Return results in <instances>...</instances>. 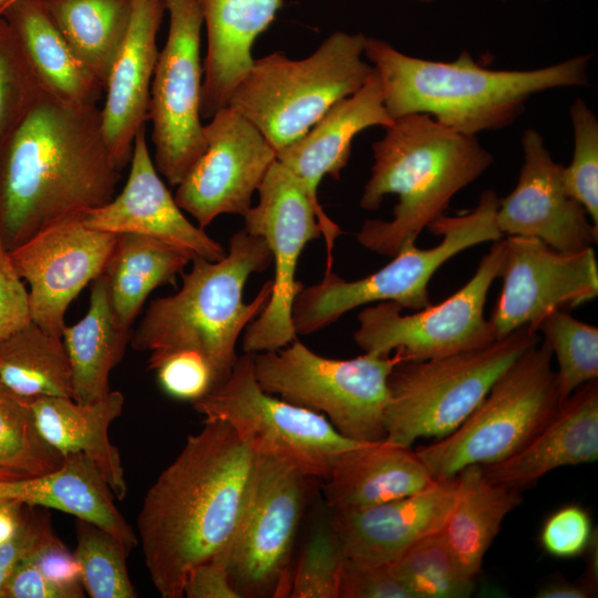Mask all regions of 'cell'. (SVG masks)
<instances>
[{
	"mask_svg": "<svg viewBox=\"0 0 598 598\" xmlns=\"http://www.w3.org/2000/svg\"><path fill=\"white\" fill-rule=\"evenodd\" d=\"M498 204L497 194L485 189L472 210L443 215L429 225L435 236L442 237L434 247L422 249L410 243L364 278L346 280L331 270L324 271L320 282L303 285L292 307L297 336L312 334L348 311L373 302L392 301L412 310L429 307V283L442 265L465 249L504 237L496 224Z\"/></svg>",
	"mask_w": 598,
	"mask_h": 598,
	"instance_id": "7",
	"label": "cell"
},
{
	"mask_svg": "<svg viewBox=\"0 0 598 598\" xmlns=\"http://www.w3.org/2000/svg\"><path fill=\"white\" fill-rule=\"evenodd\" d=\"M524 162L514 189L499 198L496 224L503 236L537 238L561 251L597 244L598 227L567 192L563 171L535 128L522 136Z\"/></svg>",
	"mask_w": 598,
	"mask_h": 598,
	"instance_id": "19",
	"label": "cell"
},
{
	"mask_svg": "<svg viewBox=\"0 0 598 598\" xmlns=\"http://www.w3.org/2000/svg\"><path fill=\"white\" fill-rule=\"evenodd\" d=\"M164 6L168 34L152 79L148 121L154 165L171 186H177L206 148L200 114L204 22L194 0H164Z\"/></svg>",
	"mask_w": 598,
	"mask_h": 598,
	"instance_id": "14",
	"label": "cell"
},
{
	"mask_svg": "<svg viewBox=\"0 0 598 598\" xmlns=\"http://www.w3.org/2000/svg\"><path fill=\"white\" fill-rule=\"evenodd\" d=\"M42 437L63 456L82 453L100 470L112 493L123 499L127 493L118 448L109 437L111 423L121 416L124 395L120 391L93 403L66 396H40L29 401Z\"/></svg>",
	"mask_w": 598,
	"mask_h": 598,
	"instance_id": "28",
	"label": "cell"
},
{
	"mask_svg": "<svg viewBox=\"0 0 598 598\" xmlns=\"http://www.w3.org/2000/svg\"><path fill=\"white\" fill-rule=\"evenodd\" d=\"M415 1H420V2H425V3H430V2H433L435 0H415Z\"/></svg>",
	"mask_w": 598,
	"mask_h": 598,
	"instance_id": "53",
	"label": "cell"
},
{
	"mask_svg": "<svg viewBox=\"0 0 598 598\" xmlns=\"http://www.w3.org/2000/svg\"><path fill=\"white\" fill-rule=\"evenodd\" d=\"M164 0H133L131 24L112 66L101 109L102 133L115 166L131 161L137 132L150 120L151 84L158 58Z\"/></svg>",
	"mask_w": 598,
	"mask_h": 598,
	"instance_id": "23",
	"label": "cell"
},
{
	"mask_svg": "<svg viewBox=\"0 0 598 598\" xmlns=\"http://www.w3.org/2000/svg\"><path fill=\"white\" fill-rule=\"evenodd\" d=\"M389 567L413 598H465L475 589V578L462 568L442 529L417 540Z\"/></svg>",
	"mask_w": 598,
	"mask_h": 598,
	"instance_id": "35",
	"label": "cell"
},
{
	"mask_svg": "<svg viewBox=\"0 0 598 598\" xmlns=\"http://www.w3.org/2000/svg\"><path fill=\"white\" fill-rule=\"evenodd\" d=\"M192 262L190 270L181 275L178 291L150 302L131 344L137 351H148L150 358L197 352L207 361L218 386L238 359V338L270 299L271 280L249 302L244 301L243 291L250 275L271 265V254L260 236L243 228L230 237L221 259L194 258Z\"/></svg>",
	"mask_w": 598,
	"mask_h": 598,
	"instance_id": "5",
	"label": "cell"
},
{
	"mask_svg": "<svg viewBox=\"0 0 598 598\" xmlns=\"http://www.w3.org/2000/svg\"><path fill=\"white\" fill-rule=\"evenodd\" d=\"M556 357L560 403L585 383L598 378V328L574 318L567 310L548 313L537 333Z\"/></svg>",
	"mask_w": 598,
	"mask_h": 598,
	"instance_id": "37",
	"label": "cell"
},
{
	"mask_svg": "<svg viewBox=\"0 0 598 598\" xmlns=\"http://www.w3.org/2000/svg\"><path fill=\"white\" fill-rule=\"evenodd\" d=\"M404 361L399 351L331 359L298 339L252 354L254 373L264 391L322 414L341 435L359 443L385 440L388 379Z\"/></svg>",
	"mask_w": 598,
	"mask_h": 598,
	"instance_id": "9",
	"label": "cell"
},
{
	"mask_svg": "<svg viewBox=\"0 0 598 598\" xmlns=\"http://www.w3.org/2000/svg\"><path fill=\"white\" fill-rule=\"evenodd\" d=\"M310 478L255 453L241 514L229 544V570L241 598L289 597L291 553Z\"/></svg>",
	"mask_w": 598,
	"mask_h": 598,
	"instance_id": "13",
	"label": "cell"
},
{
	"mask_svg": "<svg viewBox=\"0 0 598 598\" xmlns=\"http://www.w3.org/2000/svg\"><path fill=\"white\" fill-rule=\"evenodd\" d=\"M205 125L206 148L181 183L175 200L205 228L223 214L244 216L277 151L246 117L227 105Z\"/></svg>",
	"mask_w": 598,
	"mask_h": 598,
	"instance_id": "17",
	"label": "cell"
},
{
	"mask_svg": "<svg viewBox=\"0 0 598 598\" xmlns=\"http://www.w3.org/2000/svg\"><path fill=\"white\" fill-rule=\"evenodd\" d=\"M127 181L121 193L82 215L89 228L112 234H138L158 239L192 259H221L226 249L204 228L190 223L171 194L150 154L146 126L136 134Z\"/></svg>",
	"mask_w": 598,
	"mask_h": 598,
	"instance_id": "21",
	"label": "cell"
},
{
	"mask_svg": "<svg viewBox=\"0 0 598 598\" xmlns=\"http://www.w3.org/2000/svg\"><path fill=\"white\" fill-rule=\"evenodd\" d=\"M162 390L173 399L195 402L216 388L207 361L197 352L175 351L148 358Z\"/></svg>",
	"mask_w": 598,
	"mask_h": 598,
	"instance_id": "42",
	"label": "cell"
},
{
	"mask_svg": "<svg viewBox=\"0 0 598 598\" xmlns=\"http://www.w3.org/2000/svg\"><path fill=\"white\" fill-rule=\"evenodd\" d=\"M17 33L0 16V143L42 94Z\"/></svg>",
	"mask_w": 598,
	"mask_h": 598,
	"instance_id": "39",
	"label": "cell"
},
{
	"mask_svg": "<svg viewBox=\"0 0 598 598\" xmlns=\"http://www.w3.org/2000/svg\"><path fill=\"white\" fill-rule=\"evenodd\" d=\"M53 23L105 90L127 34L133 0H43Z\"/></svg>",
	"mask_w": 598,
	"mask_h": 598,
	"instance_id": "33",
	"label": "cell"
},
{
	"mask_svg": "<svg viewBox=\"0 0 598 598\" xmlns=\"http://www.w3.org/2000/svg\"><path fill=\"white\" fill-rule=\"evenodd\" d=\"M456 486V476L435 480L409 496L332 509L330 525L347 558L389 565L417 540L444 527L455 503Z\"/></svg>",
	"mask_w": 598,
	"mask_h": 598,
	"instance_id": "22",
	"label": "cell"
},
{
	"mask_svg": "<svg viewBox=\"0 0 598 598\" xmlns=\"http://www.w3.org/2000/svg\"><path fill=\"white\" fill-rule=\"evenodd\" d=\"M0 598H71V596L47 579L24 557L4 582Z\"/></svg>",
	"mask_w": 598,
	"mask_h": 598,
	"instance_id": "49",
	"label": "cell"
},
{
	"mask_svg": "<svg viewBox=\"0 0 598 598\" xmlns=\"http://www.w3.org/2000/svg\"><path fill=\"white\" fill-rule=\"evenodd\" d=\"M596 592L586 582L576 584L566 580H555L542 586L537 598H588Z\"/></svg>",
	"mask_w": 598,
	"mask_h": 598,
	"instance_id": "50",
	"label": "cell"
},
{
	"mask_svg": "<svg viewBox=\"0 0 598 598\" xmlns=\"http://www.w3.org/2000/svg\"><path fill=\"white\" fill-rule=\"evenodd\" d=\"M132 333L117 322L102 274L92 281L86 313L76 323L65 326L62 333L74 401L93 403L109 394L111 371L121 362Z\"/></svg>",
	"mask_w": 598,
	"mask_h": 598,
	"instance_id": "30",
	"label": "cell"
},
{
	"mask_svg": "<svg viewBox=\"0 0 598 598\" xmlns=\"http://www.w3.org/2000/svg\"><path fill=\"white\" fill-rule=\"evenodd\" d=\"M18 35L41 90L69 104H96L101 83L78 60L43 0H13L0 10Z\"/></svg>",
	"mask_w": 598,
	"mask_h": 598,
	"instance_id": "29",
	"label": "cell"
},
{
	"mask_svg": "<svg viewBox=\"0 0 598 598\" xmlns=\"http://www.w3.org/2000/svg\"><path fill=\"white\" fill-rule=\"evenodd\" d=\"M31 321L29 290L0 239V342Z\"/></svg>",
	"mask_w": 598,
	"mask_h": 598,
	"instance_id": "46",
	"label": "cell"
},
{
	"mask_svg": "<svg viewBox=\"0 0 598 598\" xmlns=\"http://www.w3.org/2000/svg\"><path fill=\"white\" fill-rule=\"evenodd\" d=\"M23 504L16 501L0 502V545L11 538L22 524Z\"/></svg>",
	"mask_w": 598,
	"mask_h": 598,
	"instance_id": "51",
	"label": "cell"
},
{
	"mask_svg": "<svg viewBox=\"0 0 598 598\" xmlns=\"http://www.w3.org/2000/svg\"><path fill=\"white\" fill-rule=\"evenodd\" d=\"M392 122L373 69L355 93L336 103L302 137L277 151V161L295 175L316 209L326 243V271L332 270V251L342 229L319 203L318 187L326 175L340 178L359 133L372 126L386 127Z\"/></svg>",
	"mask_w": 598,
	"mask_h": 598,
	"instance_id": "20",
	"label": "cell"
},
{
	"mask_svg": "<svg viewBox=\"0 0 598 598\" xmlns=\"http://www.w3.org/2000/svg\"><path fill=\"white\" fill-rule=\"evenodd\" d=\"M505 250V237L493 241L473 277L439 305L412 315H402V307L392 301L364 307L358 313L354 342L364 353L399 351L406 361L443 358L493 343L497 339L484 308L501 275Z\"/></svg>",
	"mask_w": 598,
	"mask_h": 598,
	"instance_id": "12",
	"label": "cell"
},
{
	"mask_svg": "<svg viewBox=\"0 0 598 598\" xmlns=\"http://www.w3.org/2000/svg\"><path fill=\"white\" fill-rule=\"evenodd\" d=\"M116 234L89 228L82 215L52 224L9 250L29 283L32 321L62 338L65 313L81 290L104 272Z\"/></svg>",
	"mask_w": 598,
	"mask_h": 598,
	"instance_id": "18",
	"label": "cell"
},
{
	"mask_svg": "<svg viewBox=\"0 0 598 598\" xmlns=\"http://www.w3.org/2000/svg\"><path fill=\"white\" fill-rule=\"evenodd\" d=\"M339 598H413L389 565L368 564L346 557Z\"/></svg>",
	"mask_w": 598,
	"mask_h": 598,
	"instance_id": "45",
	"label": "cell"
},
{
	"mask_svg": "<svg viewBox=\"0 0 598 598\" xmlns=\"http://www.w3.org/2000/svg\"><path fill=\"white\" fill-rule=\"evenodd\" d=\"M2 502V501H1Z\"/></svg>",
	"mask_w": 598,
	"mask_h": 598,
	"instance_id": "55",
	"label": "cell"
},
{
	"mask_svg": "<svg viewBox=\"0 0 598 598\" xmlns=\"http://www.w3.org/2000/svg\"><path fill=\"white\" fill-rule=\"evenodd\" d=\"M538 342L537 332L526 326L484 348L399 363L388 379L384 441L411 447L422 437L447 436L480 405L497 379Z\"/></svg>",
	"mask_w": 598,
	"mask_h": 598,
	"instance_id": "8",
	"label": "cell"
},
{
	"mask_svg": "<svg viewBox=\"0 0 598 598\" xmlns=\"http://www.w3.org/2000/svg\"><path fill=\"white\" fill-rule=\"evenodd\" d=\"M13 1V0H12ZM11 2V1H10Z\"/></svg>",
	"mask_w": 598,
	"mask_h": 598,
	"instance_id": "54",
	"label": "cell"
},
{
	"mask_svg": "<svg viewBox=\"0 0 598 598\" xmlns=\"http://www.w3.org/2000/svg\"><path fill=\"white\" fill-rule=\"evenodd\" d=\"M121 171L96 104L44 92L0 143V239L8 250L60 220L115 196Z\"/></svg>",
	"mask_w": 598,
	"mask_h": 598,
	"instance_id": "2",
	"label": "cell"
},
{
	"mask_svg": "<svg viewBox=\"0 0 598 598\" xmlns=\"http://www.w3.org/2000/svg\"><path fill=\"white\" fill-rule=\"evenodd\" d=\"M49 528L51 524L48 517L25 515L16 534L0 545V591L17 565L30 554Z\"/></svg>",
	"mask_w": 598,
	"mask_h": 598,
	"instance_id": "48",
	"label": "cell"
},
{
	"mask_svg": "<svg viewBox=\"0 0 598 598\" xmlns=\"http://www.w3.org/2000/svg\"><path fill=\"white\" fill-rule=\"evenodd\" d=\"M192 404L204 421L228 424L255 453L308 478L324 480L342 452L363 444L341 435L322 414L264 391L249 353L238 357L221 384Z\"/></svg>",
	"mask_w": 598,
	"mask_h": 598,
	"instance_id": "11",
	"label": "cell"
},
{
	"mask_svg": "<svg viewBox=\"0 0 598 598\" xmlns=\"http://www.w3.org/2000/svg\"><path fill=\"white\" fill-rule=\"evenodd\" d=\"M0 382L24 400L72 398V371L66 349L33 321L0 342Z\"/></svg>",
	"mask_w": 598,
	"mask_h": 598,
	"instance_id": "34",
	"label": "cell"
},
{
	"mask_svg": "<svg viewBox=\"0 0 598 598\" xmlns=\"http://www.w3.org/2000/svg\"><path fill=\"white\" fill-rule=\"evenodd\" d=\"M12 0H0V10Z\"/></svg>",
	"mask_w": 598,
	"mask_h": 598,
	"instance_id": "52",
	"label": "cell"
},
{
	"mask_svg": "<svg viewBox=\"0 0 598 598\" xmlns=\"http://www.w3.org/2000/svg\"><path fill=\"white\" fill-rule=\"evenodd\" d=\"M365 42L361 32L337 31L305 59L280 51L256 59L228 105L279 151L364 84L373 70L363 59Z\"/></svg>",
	"mask_w": 598,
	"mask_h": 598,
	"instance_id": "6",
	"label": "cell"
},
{
	"mask_svg": "<svg viewBox=\"0 0 598 598\" xmlns=\"http://www.w3.org/2000/svg\"><path fill=\"white\" fill-rule=\"evenodd\" d=\"M346 556L332 529L318 528L306 544L292 570L289 597L339 598Z\"/></svg>",
	"mask_w": 598,
	"mask_h": 598,
	"instance_id": "41",
	"label": "cell"
},
{
	"mask_svg": "<svg viewBox=\"0 0 598 598\" xmlns=\"http://www.w3.org/2000/svg\"><path fill=\"white\" fill-rule=\"evenodd\" d=\"M324 481L327 505L338 509L409 496L435 480L411 447L381 441L342 452Z\"/></svg>",
	"mask_w": 598,
	"mask_h": 598,
	"instance_id": "27",
	"label": "cell"
},
{
	"mask_svg": "<svg viewBox=\"0 0 598 598\" xmlns=\"http://www.w3.org/2000/svg\"><path fill=\"white\" fill-rule=\"evenodd\" d=\"M254 462L255 452L228 424L204 421L150 487L137 538L163 598L184 597L188 574L229 546Z\"/></svg>",
	"mask_w": 598,
	"mask_h": 598,
	"instance_id": "1",
	"label": "cell"
},
{
	"mask_svg": "<svg viewBox=\"0 0 598 598\" xmlns=\"http://www.w3.org/2000/svg\"><path fill=\"white\" fill-rule=\"evenodd\" d=\"M54 585L68 591L71 598L85 596L81 566L74 553L49 528L25 557Z\"/></svg>",
	"mask_w": 598,
	"mask_h": 598,
	"instance_id": "44",
	"label": "cell"
},
{
	"mask_svg": "<svg viewBox=\"0 0 598 598\" xmlns=\"http://www.w3.org/2000/svg\"><path fill=\"white\" fill-rule=\"evenodd\" d=\"M553 353L543 341L527 349L451 434L415 450L433 480L470 465H491L519 451L559 406Z\"/></svg>",
	"mask_w": 598,
	"mask_h": 598,
	"instance_id": "10",
	"label": "cell"
},
{
	"mask_svg": "<svg viewBox=\"0 0 598 598\" xmlns=\"http://www.w3.org/2000/svg\"><path fill=\"white\" fill-rule=\"evenodd\" d=\"M456 480L455 503L442 532L462 568L476 578L503 520L523 499L518 489L488 481L481 465L463 468Z\"/></svg>",
	"mask_w": 598,
	"mask_h": 598,
	"instance_id": "31",
	"label": "cell"
},
{
	"mask_svg": "<svg viewBox=\"0 0 598 598\" xmlns=\"http://www.w3.org/2000/svg\"><path fill=\"white\" fill-rule=\"evenodd\" d=\"M192 258L158 239L120 234L103 275L110 301L121 327L131 329L150 293L157 287L175 283Z\"/></svg>",
	"mask_w": 598,
	"mask_h": 598,
	"instance_id": "32",
	"label": "cell"
},
{
	"mask_svg": "<svg viewBox=\"0 0 598 598\" xmlns=\"http://www.w3.org/2000/svg\"><path fill=\"white\" fill-rule=\"evenodd\" d=\"M569 112L574 151L570 164L564 166V184L598 227V120L581 97L573 102Z\"/></svg>",
	"mask_w": 598,
	"mask_h": 598,
	"instance_id": "40",
	"label": "cell"
},
{
	"mask_svg": "<svg viewBox=\"0 0 598 598\" xmlns=\"http://www.w3.org/2000/svg\"><path fill=\"white\" fill-rule=\"evenodd\" d=\"M1 501L61 511L111 533L130 549L138 544L136 533L115 506L107 482L82 453L64 455L58 468L41 475H0Z\"/></svg>",
	"mask_w": 598,
	"mask_h": 598,
	"instance_id": "26",
	"label": "cell"
},
{
	"mask_svg": "<svg viewBox=\"0 0 598 598\" xmlns=\"http://www.w3.org/2000/svg\"><path fill=\"white\" fill-rule=\"evenodd\" d=\"M364 56L378 73L392 120L427 114L452 131L473 136L514 123L535 94L589 81V55L533 70H493L467 51L451 62L433 61L367 37Z\"/></svg>",
	"mask_w": 598,
	"mask_h": 598,
	"instance_id": "3",
	"label": "cell"
},
{
	"mask_svg": "<svg viewBox=\"0 0 598 598\" xmlns=\"http://www.w3.org/2000/svg\"><path fill=\"white\" fill-rule=\"evenodd\" d=\"M505 239L502 291L488 319L496 339L526 326L537 332L551 311L571 309L598 296L592 247L561 251L533 237Z\"/></svg>",
	"mask_w": 598,
	"mask_h": 598,
	"instance_id": "16",
	"label": "cell"
},
{
	"mask_svg": "<svg viewBox=\"0 0 598 598\" xmlns=\"http://www.w3.org/2000/svg\"><path fill=\"white\" fill-rule=\"evenodd\" d=\"M384 128V136L372 145L374 163L360 207L374 212L386 195H396L398 203L392 219L365 220L357 240L393 257L445 215L452 198L494 158L476 136L452 131L427 114H408Z\"/></svg>",
	"mask_w": 598,
	"mask_h": 598,
	"instance_id": "4",
	"label": "cell"
},
{
	"mask_svg": "<svg viewBox=\"0 0 598 598\" xmlns=\"http://www.w3.org/2000/svg\"><path fill=\"white\" fill-rule=\"evenodd\" d=\"M62 462L63 455L39 433L29 400L0 382V475H41Z\"/></svg>",
	"mask_w": 598,
	"mask_h": 598,
	"instance_id": "36",
	"label": "cell"
},
{
	"mask_svg": "<svg viewBox=\"0 0 598 598\" xmlns=\"http://www.w3.org/2000/svg\"><path fill=\"white\" fill-rule=\"evenodd\" d=\"M74 555L82 571V585L91 598H135L126 558L130 548L111 533L85 520L75 525Z\"/></svg>",
	"mask_w": 598,
	"mask_h": 598,
	"instance_id": "38",
	"label": "cell"
},
{
	"mask_svg": "<svg viewBox=\"0 0 598 598\" xmlns=\"http://www.w3.org/2000/svg\"><path fill=\"white\" fill-rule=\"evenodd\" d=\"M597 460L598 384L592 380L561 402L550 420L519 451L482 468L492 483L520 491L558 467Z\"/></svg>",
	"mask_w": 598,
	"mask_h": 598,
	"instance_id": "24",
	"label": "cell"
},
{
	"mask_svg": "<svg viewBox=\"0 0 598 598\" xmlns=\"http://www.w3.org/2000/svg\"><path fill=\"white\" fill-rule=\"evenodd\" d=\"M183 596L187 598H241L229 570V546L196 566L187 576Z\"/></svg>",
	"mask_w": 598,
	"mask_h": 598,
	"instance_id": "47",
	"label": "cell"
},
{
	"mask_svg": "<svg viewBox=\"0 0 598 598\" xmlns=\"http://www.w3.org/2000/svg\"><path fill=\"white\" fill-rule=\"evenodd\" d=\"M257 192L258 204L243 216L244 229L266 241L275 276L268 303L244 331L243 350L249 354L275 351L297 339L292 307L303 287L296 279L297 266L305 246L321 236L313 205L277 158Z\"/></svg>",
	"mask_w": 598,
	"mask_h": 598,
	"instance_id": "15",
	"label": "cell"
},
{
	"mask_svg": "<svg viewBox=\"0 0 598 598\" xmlns=\"http://www.w3.org/2000/svg\"><path fill=\"white\" fill-rule=\"evenodd\" d=\"M206 28L202 118L227 106L250 70L252 45L274 21L282 0H194Z\"/></svg>",
	"mask_w": 598,
	"mask_h": 598,
	"instance_id": "25",
	"label": "cell"
},
{
	"mask_svg": "<svg viewBox=\"0 0 598 598\" xmlns=\"http://www.w3.org/2000/svg\"><path fill=\"white\" fill-rule=\"evenodd\" d=\"M594 538L588 512L579 505H565L551 513L540 530V545L556 558H574L584 554Z\"/></svg>",
	"mask_w": 598,
	"mask_h": 598,
	"instance_id": "43",
	"label": "cell"
}]
</instances>
